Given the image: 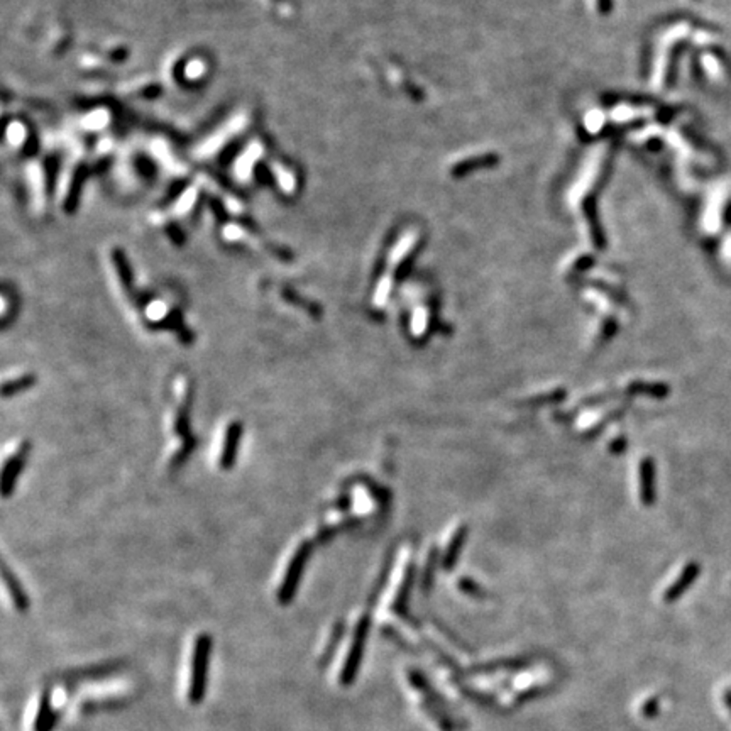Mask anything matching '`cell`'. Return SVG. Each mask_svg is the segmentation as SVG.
I'll use <instances>...</instances> for the list:
<instances>
[{
    "mask_svg": "<svg viewBox=\"0 0 731 731\" xmlns=\"http://www.w3.org/2000/svg\"><path fill=\"white\" fill-rule=\"evenodd\" d=\"M242 126V119H237V121H232L231 126H227L226 129H224L222 132H219V134H215L212 139H209L207 143L204 144V146L200 148V154L202 156H209V154H212L217 151V148L220 146V144L224 143V141L229 139V136H232L237 129H241Z\"/></svg>",
    "mask_w": 731,
    "mask_h": 731,
    "instance_id": "obj_7",
    "label": "cell"
},
{
    "mask_svg": "<svg viewBox=\"0 0 731 731\" xmlns=\"http://www.w3.org/2000/svg\"><path fill=\"white\" fill-rule=\"evenodd\" d=\"M193 200H195V192H187L185 195L182 197V200H180V205H178V212H187L188 209L193 205Z\"/></svg>",
    "mask_w": 731,
    "mask_h": 731,
    "instance_id": "obj_12",
    "label": "cell"
},
{
    "mask_svg": "<svg viewBox=\"0 0 731 731\" xmlns=\"http://www.w3.org/2000/svg\"><path fill=\"white\" fill-rule=\"evenodd\" d=\"M259 156V146L249 148V151L244 154V156L239 160V165H237V173H239L242 178L249 175L251 166H253V161Z\"/></svg>",
    "mask_w": 731,
    "mask_h": 731,
    "instance_id": "obj_9",
    "label": "cell"
},
{
    "mask_svg": "<svg viewBox=\"0 0 731 731\" xmlns=\"http://www.w3.org/2000/svg\"><path fill=\"white\" fill-rule=\"evenodd\" d=\"M105 122H107V112H104V110H97V112L90 114L85 121H83V124H85L87 127H90V129H99V127H102Z\"/></svg>",
    "mask_w": 731,
    "mask_h": 731,
    "instance_id": "obj_10",
    "label": "cell"
},
{
    "mask_svg": "<svg viewBox=\"0 0 731 731\" xmlns=\"http://www.w3.org/2000/svg\"><path fill=\"white\" fill-rule=\"evenodd\" d=\"M239 440H241V425L237 424V422H234V424L229 425L226 432H224L222 449H220V452H219V466L222 469H229L234 466Z\"/></svg>",
    "mask_w": 731,
    "mask_h": 731,
    "instance_id": "obj_5",
    "label": "cell"
},
{
    "mask_svg": "<svg viewBox=\"0 0 731 731\" xmlns=\"http://www.w3.org/2000/svg\"><path fill=\"white\" fill-rule=\"evenodd\" d=\"M210 655H212V637L209 633H200L193 645L192 674L190 684H188V701L192 704H200L207 696Z\"/></svg>",
    "mask_w": 731,
    "mask_h": 731,
    "instance_id": "obj_1",
    "label": "cell"
},
{
    "mask_svg": "<svg viewBox=\"0 0 731 731\" xmlns=\"http://www.w3.org/2000/svg\"><path fill=\"white\" fill-rule=\"evenodd\" d=\"M308 544H302L295 549L292 554V559H290L288 567H286V574L283 581H281L280 589H278V603L280 605H290L293 601L295 593H297L298 586H300L303 571H305V564L308 559Z\"/></svg>",
    "mask_w": 731,
    "mask_h": 731,
    "instance_id": "obj_2",
    "label": "cell"
},
{
    "mask_svg": "<svg viewBox=\"0 0 731 731\" xmlns=\"http://www.w3.org/2000/svg\"><path fill=\"white\" fill-rule=\"evenodd\" d=\"M9 141H11L12 144H19L22 139H24V127H22L21 124H12L11 127H9Z\"/></svg>",
    "mask_w": 731,
    "mask_h": 731,
    "instance_id": "obj_11",
    "label": "cell"
},
{
    "mask_svg": "<svg viewBox=\"0 0 731 731\" xmlns=\"http://www.w3.org/2000/svg\"><path fill=\"white\" fill-rule=\"evenodd\" d=\"M204 70H205V66H204V63H202V61H193V63H190V65L187 66V75L190 78H197V77H200L202 73H204Z\"/></svg>",
    "mask_w": 731,
    "mask_h": 731,
    "instance_id": "obj_13",
    "label": "cell"
},
{
    "mask_svg": "<svg viewBox=\"0 0 731 731\" xmlns=\"http://www.w3.org/2000/svg\"><path fill=\"white\" fill-rule=\"evenodd\" d=\"M36 383V376L34 374H22V376H16V378H11V380H6L4 381V396H12V395H19L22 393L24 390H29L31 386Z\"/></svg>",
    "mask_w": 731,
    "mask_h": 731,
    "instance_id": "obj_8",
    "label": "cell"
},
{
    "mask_svg": "<svg viewBox=\"0 0 731 731\" xmlns=\"http://www.w3.org/2000/svg\"><path fill=\"white\" fill-rule=\"evenodd\" d=\"M29 456V444H21L11 456L7 457L6 462H4L2 469V493L4 496H9L14 490L17 478H19L22 468H24V461L28 459Z\"/></svg>",
    "mask_w": 731,
    "mask_h": 731,
    "instance_id": "obj_3",
    "label": "cell"
},
{
    "mask_svg": "<svg viewBox=\"0 0 731 731\" xmlns=\"http://www.w3.org/2000/svg\"><path fill=\"white\" fill-rule=\"evenodd\" d=\"M366 635H368V620H361L358 630H356L354 642L351 645V652L347 655L346 666L342 669L341 674V682L342 684H351L354 681L356 672H358L361 657H363V647L366 642Z\"/></svg>",
    "mask_w": 731,
    "mask_h": 731,
    "instance_id": "obj_4",
    "label": "cell"
},
{
    "mask_svg": "<svg viewBox=\"0 0 731 731\" xmlns=\"http://www.w3.org/2000/svg\"><path fill=\"white\" fill-rule=\"evenodd\" d=\"M2 574H4V581H6V586H7L9 593H11L12 601H14L16 608L21 611V613H26V611L29 610V598L26 596L19 579H17L14 574H11V571H9V567L6 566V564H4Z\"/></svg>",
    "mask_w": 731,
    "mask_h": 731,
    "instance_id": "obj_6",
    "label": "cell"
}]
</instances>
